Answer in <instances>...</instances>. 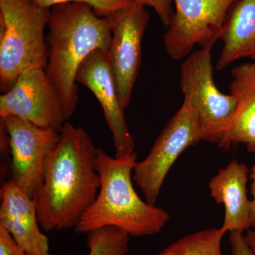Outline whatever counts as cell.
<instances>
[{
  "label": "cell",
  "instance_id": "ac0fdd59",
  "mask_svg": "<svg viewBox=\"0 0 255 255\" xmlns=\"http://www.w3.org/2000/svg\"><path fill=\"white\" fill-rule=\"evenodd\" d=\"M38 6L50 9L55 4L67 2H79L90 5L97 16L110 17L121 10L130 7L134 0H33Z\"/></svg>",
  "mask_w": 255,
  "mask_h": 255
},
{
  "label": "cell",
  "instance_id": "277c9868",
  "mask_svg": "<svg viewBox=\"0 0 255 255\" xmlns=\"http://www.w3.org/2000/svg\"><path fill=\"white\" fill-rule=\"evenodd\" d=\"M50 9L33 0H0V90H11L18 75L46 69L48 47L45 30Z\"/></svg>",
  "mask_w": 255,
  "mask_h": 255
},
{
  "label": "cell",
  "instance_id": "3957f363",
  "mask_svg": "<svg viewBox=\"0 0 255 255\" xmlns=\"http://www.w3.org/2000/svg\"><path fill=\"white\" fill-rule=\"evenodd\" d=\"M136 159L135 152L119 158L109 155L100 147L97 148L100 190L75 227V232L87 234L105 227L118 228L132 237L161 232L169 221V214L137 195L132 182Z\"/></svg>",
  "mask_w": 255,
  "mask_h": 255
},
{
  "label": "cell",
  "instance_id": "44dd1931",
  "mask_svg": "<svg viewBox=\"0 0 255 255\" xmlns=\"http://www.w3.org/2000/svg\"><path fill=\"white\" fill-rule=\"evenodd\" d=\"M229 242L232 255H255V253L250 248L243 233L230 232Z\"/></svg>",
  "mask_w": 255,
  "mask_h": 255
},
{
  "label": "cell",
  "instance_id": "5bb4252c",
  "mask_svg": "<svg viewBox=\"0 0 255 255\" xmlns=\"http://www.w3.org/2000/svg\"><path fill=\"white\" fill-rule=\"evenodd\" d=\"M231 95L236 102L219 147L228 150L235 144H244L255 152V63H246L231 70Z\"/></svg>",
  "mask_w": 255,
  "mask_h": 255
},
{
  "label": "cell",
  "instance_id": "9a60e30c",
  "mask_svg": "<svg viewBox=\"0 0 255 255\" xmlns=\"http://www.w3.org/2000/svg\"><path fill=\"white\" fill-rule=\"evenodd\" d=\"M223 46L217 70L244 58L255 59V0H238L221 31Z\"/></svg>",
  "mask_w": 255,
  "mask_h": 255
},
{
  "label": "cell",
  "instance_id": "d6986e66",
  "mask_svg": "<svg viewBox=\"0 0 255 255\" xmlns=\"http://www.w3.org/2000/svg\"><path fill=\"white\" fill-rule=\"evenodd\" d=\"M134 1L152 7L158 15L162 24L165 27H168L174 14L172 6V0H134Z\"/></svg>",
  "mask_w": 255,
  "mask_h": 255
},
{
  "label": "cell",
  "instance_id": "e0dca14e",
  "mask_svg": "<svg viewBox=\"0 0 255 255\" xmlns=\"http://www.w3.org/2000/svg\"><path fill=\"white\" fill-rule=\"evenodd\" d=\"M88 255H127L130 236L115 227H105L87 234Z\"/></svg>",
  "mask_w": 255,
  "mask_h": 255
},
{
  "label": "cell",
  "instance_id": "ba28073f",
  "mask_svg": "<svg viewBox=\"0 0 255 255\" xmlns=\"http://www.w3.org/2000/svg\"><path fill=\"white\" fill-rule=\"evenodd\" d=\"M175 12L164 35V48L172 59L181 60L196 45L219 39L230 11L238 0H174Z\"/></svg>",
  "mask_w": 255,
  "mask_h": 255
},
{
  "label": "cell",
  "instance_id": "6da1fadb",
  "mask_svg": "<svg viewBox=\"0 0 255 255\" xmlns=\"http://www.w3.org/2000/svg\"><path fill=\"white\" fill-rule=\"evenodd\" d=\"M60 135L36 198L38 221L46 232L75 229L101 186L97 148L88 132L65 122Z\"/></svg>",
  "mask_w": 255,
  "mask_h": 255
},
{
  "label": "cell",
  "instance_id": "30bf717a",
  "mask_svg": "<svg viewBox=\"0 0 255 255\" xmlns=\"http://www.w3.org/2000/svg\"><path fill=\"white\" fill-rule=\"evenodd\" d=\"M112 38L107 53L119 97L124 109L130 105L142 58V41L150 14L145 6L134 2L110 16Z\"/></svg>",
  "mask_w": 255,
  "mask_h": 255
},
{
  "label": "cell",
  "instance_id": "4fadbf2b",
  "mask_svg": "<svg viewBox=\"0 0 255 255\" xmlns=\"http://www.w3.org/2000/svg\"><path fill=\"white\" fill-rule=\"evenodd\" d=\"M249 169L246 164L233 160L219 169L209 184L211 196L225 206L222 228L226 232L243 233L251 228V201L248 198L247 182Z\"/></svg>",
  "mask_w": 255,
  "mask_h": 255
},
{
  "label": "cell",
  "instance_id": "2e32d148",
  "mask_svg": "<svg viewBox=\"0 0 255 255\" xmlns=\"http://www.w3.org/2000/svg\"><path fill=\"white\" fill-rule=\"evenodd\" d=\"M222 228H210L184 236L156 255H223Z\"/></svg>",
  "mask_w": 255,
  "mask_h": 255
},
{
  "label": "cell",
  "instance_id": "52a82bcc",
  "mask_svg": "<svg viewBox=\"0 0 255 255\" xmlns=\"http://www.w3.org/2000/svg\"><path fill=\"white\" fill-rule=\"evenodd\" d=\"M4 124L11 154V179L32 199L41 190L48 157L60 140V132L15 117Z\"/></svg>",
  "mask_w": 255,
  "mask_h": 255
},
{
  "label": "cell",
  "instance_id": "7402d4cb",
  "mask_svg": "<svg viewBox=\"0 0 255 255\" xmlns=\"http://www.w3.org/2000/svg\"><path fill=\"white\" fill-rule=\"evenodd\" d=\"M250 176L252 179L251 193L253 196V199L251 200V228L255 230V162L252 167Z\"/></svg>",
  "mask_w": 255,
  "mask_h": 255
},
{
  "label": "cell",
  "instance_id": "5b68a950",
  "mask_svg": "<svg viewBox=\"0 0 255 255\" xmlns=\"http://www.w3.org/2000/svg\"><path fill=\"white\" fill-rule=\"evenodd\" d=\"M217 40L185 58L180 68V87L194 111L201 140L219 146L236 102L232 95L220 92L214 82L211 50Z\"/></svg>",
  "mask_w": 255,
  "mask_h": 255
},
{
  "label": "cell",
  "instance_id": "7c38bea8",
  "mask_svg": "<svg viewBox=\"0 0 255 255\" xmlns=\"http://www.w3.org/2000/svg\"><path fill=\"white\" fill-rule=\"evenodd\" d=\"M0 226L29 255H51L49 240L42 232L36 199H32L9 178L0 191Z\"/></svg>",
  "mask_w": 255,
  "mask_h": 255
},
{
  "label": "cell",
  "instance_id": "8fae6325",
  "mask_svg": "<svg viewBox=\"0 0 255 255\" xmlns=\"http://www.w3.org/2000/svg\"><path fill=\"white\" fill-rule=\"evenodd\" d=\"M78 83L94 94L103 110L106 122L114 139L116 157L133 153L135 143L129 131L124 110L107 53L97 50L82 63L77 74Z\"/></svg>",
  "mask_w": 255,
  "mask_h": 255
},
{
  "label": "cell",
  "instance_id": "8992f818",
  "mask_svg": "<svg viewBox=\"0 0 255 255\" xmlns=\"http://www.w3.org/2000/svg\"><path fill=\"white\" fill-rule=\"evenodd\" d=\"M201 140L194 111L184 99L182 107L159 134L148 155L134 166L132 179L148 204L155 205L164 179L179 156Z\"/></svg>",
  "mask_w": 255,
  "mask_h": 255
},
{
  "label": "cell",
  "instance_id": "ffe728a7",
  "mask_svg": "<svg viewBox=\"0 0 255 255\" xmlns=\"http://www.w3.org/2000/svg\"><path fill=\"white\" fill-rule=\"evenodd\" d=\"M0 255H29L21 248L11 234L0 226Z\"/></svg>",
  "mask_w": 255,
  "mask_h": 255
},
{
  "label": "cell",
  "instance_id": "9c48e42d",
  "mask_svg": "<svg viewBox=\"0 0 255 255\" xmlns=\"http://www.w3.org/2000/svg\"><path fill=\"white\" fill-rule=\"evenodd\" d=\"M8 117L60 132L67 119L58 92L45 69L24 70L11 90L1 95L0 119Z\"/></svg>",
  "mask_w": 255,
  "mask_h": 255
},
{
  "label": "cell",
  "instance_id": "603a6c76",
  "mask_svg": "<svg viewBox=\"0 0 255 255\" xmlns=\"http://www.w3.org/2000/svg\"><path fill=\"white\" fill-rule=\"evenodd\" d=\"M245 238L248 246L255 253V231L251 229L248 230Z\"/></svg>",
  "mask_w": 255,
  "mask_h": 255
},
{
  "label": "cell",
  "instance_id": "7a4b0ae2",
  "mask_svg": "<svg viewBox=\"0 0 255 255\" xmlns=\"http://www.w3.org/2000/svg\"><path fill=\"white\" fill-rule=\"evenodd\" d=\"M46 36L47 75L56 89L65 117L76 110L79 68L95 50L108 53L112 38L110 17L97 16L90 5L79 2L55 4L50 9Z\"/></svg>",
  "mask_w": 255,
  "mask_h": 255
}]
</instances>
